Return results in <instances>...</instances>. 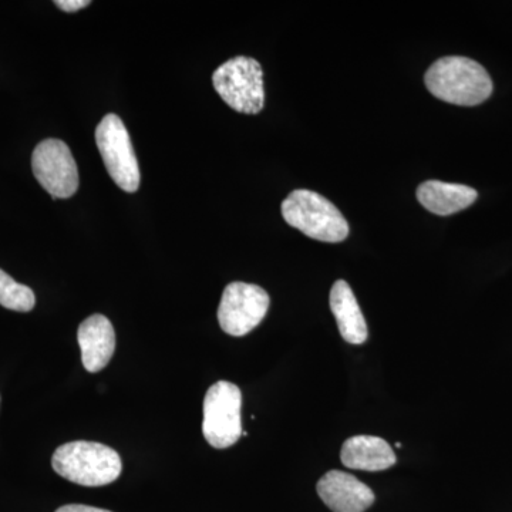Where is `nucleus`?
I'll return each instance as SVG.
<instances>
[{"label": "nucleus", "mask_w": 512, "mask_h": 512, "mask_svg": "<svg viewBox=\"0 0 512 512\" xmlns=\"http://www.w3.org/2000/svg\"><path fill=\"white\" fill-rule=\"evenodd\" d=\"M330 309L335 315L342 338L352 345H362L367 340L365 316L348 282L336 281L330 291Z\"/></svg>", "instance_id": "12"}, {"label": "nucleus", "mask_w": 512, "mask_h": 512, "mask_svg": "<svg viewBox=\"0 0 512 512\" xmlns=\"http://www.w3.org/2000/svg\"><path fill=\"white\" fill-rule=\"evenodd\" d=\"M478 198L474 188L463 184H450L444 181H426L417 188V200L427 211L436 215H453L466 210Z\"/></svg>", "instance_id": "13"}, {"label": "nucleus", "mask_w": 512, "mask_h": 512, "mask_svg": "<svg viewBox=\"0 0 512 512\" xmlns=\"http://www.w3.org/2000/svg\"><path fill=\"white\" fill-rule=\"evenodd\" d=\"M282 217L291 227L316 241L336 244L349 235V224L342 212L315 191L291 192L282 202Z\"/></svg>", "instance_id": "3"}, {"label": "nucleus", "mask_w": 512, "mask_h": 512, "mask_svg": "<svg viewBox=\"0 0 512 512\" xmlns=\"http://www.w3.org/2000/svg\"><path fill=\"white\" fill-rule=\"evenodd\" d=\"M214 89L231 109L258 114L264 109V72L252 57L238 56L222 63L212 74Z\"/></svg>", "instance_id": "4"}, {"label": "nucleus", "mask_w": 512, "mask_h": 512, "mask_svg": "<svg viewBox=\"0 0 512 512\" xmlns=\"http://www.w3.org/2000/svg\"><path fill=\"white\" fill-rule=\"evenodd\" d=\"M340 458L342 463L352 470L372 471V473L387 470L397 461L390 444L380 437L373 436L350 437L343 444Z\"/></svg>", "instance_id": "11"}, {"label": "nucleus", "mask_w": 512, "mask_h": 512, "mask_svg": "<svg viewBox=\"0 0 512 512\" xmlns=\"http://www.w3.org/2000/svg\"><path fill=\"white\" fill-rule=\"evenodd\" d=\"M0 305L16 312H30L36 305V296L29 286L19 284L0 269Z\"/></svg>", "instance_id": "14"}, {"label": "nucleus", "mask_w": 512, "mask_h": 512, "mask_svg": "<svg viewBox=\"0 0 512 512\" xmlns=\"http://www.w3.org/2000/svg\"><path fill=\"white\" fill-rule=\"evenodd\" d=\"M319 497L333 512H365L375 503V493L352 474L333 470L316 485Z\"/></svg>", "instance_id": "9"}, {"label": "nucleus", "mask_w": 512, "mask_h": 512, "mask_svg": "<svg viewBox=\"0 0 512 512\" xmlns=\"http://www.w3.org/2000/svg\"><path fill=\"white\" fill-rule=\"evenodd\" d=\"M242 394L234 383L212 384L205 394L202 434L218 450L234 446L242 436Z\"/></svg>", "instance_id": "5"}, {"label": "nucleus", "mask_w": 512, "mask_h": 512, "mask_svg": "<svg viewBox=\"0 0 512 512\" xmlns=\"http://www.w3.org/2000/svg\"><path fill=\"white\" fill-rule=\"evenodd\" d=\"M424 82L434 97L456 106H478L494 89L487 70L476 60L461 56L443 57L431 64Z\"/></svg>", "instance_id": "1"}, {"label": "nucleus", "mask_w": 512, "mask_h": 512, "mask_svg": "<svg viewBox=\"0 0 512 512\" xmlns=\"http://www.w3.org/2000/svg\"><path fill=\"white\" fill-rule=\"evenodd\" d=\"M32 170L53 198H70L79 188V170L72 151L63 141L49 138L33 151Z\"/></svg>", "instance_id": "8"}, {"label": "nucleus", "mask_w": 512, "mask_h": 512, "mask_svg": "<svg viewBox=\"0 0 512 512\" xmlns=\"http://www.w3.org/2000/svg\"><path fill=\"white\" fill-rule=\"evenodd\" d=\"M96 144L111 180L123 191L136 192L140 187V168L130 134L119 116L107 114L100 121L96 128Z\"/></svg>", "instance_id": "6"}, {"label": "nucleus", "mask_w": 512, "mask_h": 512, "mask_svg": "<svg viewBox=\"0 0 512 512\" xmlns=\"http://www.w3.org/2000/svg\"><path fill=\"white\" fill-rule=\"evenodd\" d=\"M89 0H57L55 5L64 12H77V10L87 8L90 5Z\"/></svg>", "instance_id": "15"}, {"label": "nucleus", "mask_w": 512, "mask_h": 512, "mask_svg": "<svg viewBox=\"0 0 512 512\" xmlns=\"http://www.w3.org/2000/svg\"><path fill=\"white\" fill-rule=\"evenodd\" d=\"M56 512H111L103 508L89 507V505L70 504L60 507Z\"/></svg>", "instance_id": "16"}, {"label": "nucleus", "mask_w": 512, "mask_h": 512, "mask_svg": "<svg viewBox=\"0 0 512 512\" xmlns=\"http://www.w3.org/2000/svg\"><path fill=\"white\" fill-rule=\"evenodd\" d=\"M77 340L87 372H101L109 365L116 350V333L106 316L93 315L84 320L77 330Z\"/></svg>", "instance_id": "10"}, {"label": "nucleus", "mask_w": 512, "mask_h": 512, "mask_svg": "<svg viewBox=\"0 0 512 512\" xmlns=\"http://www.w3.org/2000/svg\"><path fill=\"white\" fill-rule=\"evenodd\" d=\"M53 470L60 477L83 487H103L120 477L121 458L116 450L92 441L63 444L52 458Z\"/></svg>", "instance_id": "2"}, {"label": "nucleus", "mask_w": 512, "mask_h": 512, "mask_svg": "<svg viewBox=\"0 0 512 512\" xmlns=\"http://www.w3.org/2000/svg\"><path fill=\"white\" fill-rule=\"evenodd\" d=\"M268 293L261 286L232 282L222 293L218 322L228 335L241 338L264 320L269 309Z\"/></svg>", "instance_id": "7"}]
</instances>
